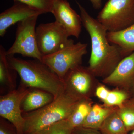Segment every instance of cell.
I'll list each match as a JSON object with an SVG mask.
<instances>
[{
	"mask_svg": "<svg viewBox=\"0 0 134 134\" xmlns=\"http://www.w3.org/2000/svg\"><path fill=\"white\" fill-rule=\"evenodd\" d=\"M77 3L82 24L91 40V53L88 68L96 77L104 79L113 72L124 58L119 47L108 41V31L105 27L89 14L79 2Z\"/></svg>",
	"mask_w": 134,
	"mask_h": 134,
	"instance_id": "6da1fadb",
	"label": "cell"
},
{
	"mask_svg": "<svg viewBox=\"0 0 134 134\" xmlns=\"http://www.w3.org/2000/svg\"><path fill=\"white\" fill-rule=\"evenodd\" d=\"M8 61L29 88L43 90L52 94L54 99L65 91V83L50 68L38 60H26L7 55Z\"/></svg>",
	"mask_w": 134,
	"mask_h": 134,
	"instance_id": "7a4b0ae2",
	"label": "cell"
},
{
	"mask_svg": "<svg viewBox=\"0 0 134 134\" xmlns=\"http://www.w3.org/2000/svg\"><path fill=\"white\" fill-rule=\"evenodd\" d=\"M80 99L66 92L42 108L23 114L24 134H34L63 120L67 119Z\"/></svg>",
	"mask_w": 134,
	"mask_h": 134,
	"instance_id": "3957f363",
	"label": "cell"
},
{
	"mask_svg": "<svg viewBox=\"0 0 134 134\" xmlns=\"http://www.w3.org/2000/svg\"><path fill=\"white\" fill-rule=\"evenodd\" d=\"M97 19L109 32L129 27L134 24V0H108Z\"/></svg>",
	"mask_w": 134,
	"mask_h": 134,
	"instance_id": "277c9868",
	"label": "cell"
},
{
	"mask_svg": "<svg viewBox=\"0 0 134 134\" xmlns=\"http://www.w3.org/2000/svg\"><path fill=\"white\" fill-rule=\"evenodd\" d=\"M87 46L81 42L72 43L56 52L43 56L42 62L64 81L69 71L81 65L83 57L87 53Z\"/></svg>",
	"mask_w": 134,
	"mask_h": 134,
	"instance_id": "5b68a950",
	"label": "cell"
},
{
	"mask_svg": "<svg viewBox=\"0 0 134 134\" xmlns=\"http://www.w3.org/2000/svg\"><path fill=\"white\" fill-rule=\"evenodd\" d=\"M39 16L30 17L18 23L15 40L7 50V55L18 54L42 62L43 56L38 47L36 35V25Z\"/></svg>",
	"mask_w": 134,
	"mask_h": 134,
	"instance_id": "8992f818",
	"label": "cell"
},
{
	"mask_svg": "<svg viewBox=\"0 0 134 134\" xmlns=\"http://www.w3.org/2000/svg\"><path fill=\"white\" fill-rule=\"evenodd\" d=\"M36 35L38 47L43 56L56 52L74 43L69 39L66 31L55 21L39 25Z\"/></svg>",
	"mask_w": 134,
	"mask_h": 134,
	"instance_id": "52a82bcc",
	"label": "cell"
},
{
	"mask_svg": "<svg viewBox=\"0 0 134 134\" xmlns=\"http://www.w3.org/2000/svg\"><path fill=\"white\" fill-rule=\"evenodd\" d=\"M96 77L88 67L78 66L65 76V91L78 99L91 98L99 85Z\"/></svg>",
	"mask_w": 134,
	"mask_h": 134,
	"instance_id": "ba28073f",
	"label": "cell"
},
{
	"mask_svg": "<svg viewBox=\"0 0 134 134\" xmlns=\"http://www.w3.org/2000/svg\"><path fill=\"white\" fill-rule=\"evenodd\" d=\"M29 89L21 83L18 88L0 96V116L14 125L18 134H24L25 119L21 104Z\"/></svg>",
	"mask_w": 134,
	"mask_h": 134,
	"instance_id": "9c48e42d",
	"label": "cell"
},
{
	"mask_svg": "<svg viewBox=\"0 0 134 134\" xmlns=\"http://www.w3.org/2000/svg\"><path fill=\"white\" fill-rule=\"evenodd\" d=\"M103 83L123 90L133 96L134 91V52L125 57L110 75L104 78Z\"/></svg>",
	"mask_w": 134,
	"mask_h": 134,
	"instance_id": "30bf717a",
	"label": "cell"
},
{
	"mask_svg": "<svg viewBox=\"0 0 134 134\" xmlns=\"http://www.w3.org/2000/svg\"><path fill=\"white\" fill-rule=\"evenodd\" d=\"M51 13L69 36L79 37L82 29L81 16L72 8L67 0H54Z\"/></svg>",
	"mask_w": 134,
	"mask_h": 134,
	"instance_id": "8fae6325",
	"label": "cell"
},
{
	"mask_svg": "<svg viewBox=\"0 0 134 134\" xmlns=\"http://www.w3.org/2000/svg\"><path fill=\"white\" fill-rule=\"evenodd\" d=\"M12 7L0 14V36L3 37L10 26L34 16L43 14L38 10L23 3L14 1Z\"/></svg>",
	"mask_w": 134,
	"mask_h": 134,
	"instance_id": "7c38bea8",
	"label": "cell"
},
{
	"mask_svg": "<svg viewBox=\"0 0 134 134\" xmlns=\"http://www.w3.org/2000/svg\"><path fill=\"white\" fill-rule=\"evenodd\" d=\"M54 99L49 92L40 89L30 88L21 104L23 113L33 111L50 104Z\"/></svg>",
	"mask_w": 134,
	"mask_h": 134,
	"instance_id": "4fadbf2b",
	"label": "cell"
},
{
	"mask_svg": "<svg viewBox=\"0 0 134 134\" xmlns=\"http://www.w3.org/2000/svg\"><path fill=\"white\" fill-rule=\"evenodd\" d=\"M107 37L111 44L119 47L123 58L134 52V24L116 31L107 32Z\"/></svg>",
	"mask_w": 134,
	"mask_h": 134,
	"instance_id": "5bb4252c",
	"label": "cell"
},
{
	"mask_svg": "<svg viewBox=\"0 0 134 134\" xmlns=\"http://www.w3.org/2000/svg\"><path fill=\"white\" fill-rule=\"evenodd\" d=\"M17 73L13 69L8 61L7 50L0 46V84L1 92L8 90V92L16 89Z\"/></svg>",
	"mask_w": 134,
	"mask_h": 134,
	"instance_id": "9a60e30c",
	"label": "cell"
},
{
	"mask_svg": "<svg viewBox=\"0 0 134 134\" xmlns=\"http://www.w3.org/2000/svg\"><path fill=\"white\" fill-rule=\"evenodd\" d=\"M117 108V107H108L98 104L93 105L81 127L99 129L105 120Z\"/></svg>",
	"mask_w": 134,
	"mask_h": 134,
	"instance_id": "2e32d148",
	"label": "cell"
},
{
	"mask_svg": "<svg viewBox=\"0 0 134 134\" xmlns=\"http://www.w3.org/2000/svg\"><path fill=\"white\" fill-rule=\"evenodd\" d=\"M91 98L80 99L77 103L70 115L67 119L74 128L81 127L92 106Z\"/></svg>",
	"mask_w": 134,
	"mask_h": 134,
	"instance_id": "e0dca14e",
	"label": "cell"
},
{
	"mask_svg": "<svg viewBox=\"0 0 134 134\" xmlns=\"http://www.w3.org/2000/svg\"><path fill=\"white\" fill-rule=\"evenodd\" d=\"M116 110L111 113L100 126L99 130L101 134H127V133L125 125L117 114Z\"/></svg>",
	"mask_w": 134,
	"mask_h": 134,
	"instance_id": "ac0fdd59",
	"label": "cell"
},
{
	"mask_svg": "<svg viewBox=\"0 0 134 134\" xmlns=\"http://www.w3.org/2000/svg\"><path fill=\"white\" fill-rule=\"evenodd\" d=\"M116 111L122 120L128 132L134 130V97L127 99L117 107Z\"/></svg>",
	"mask_w": 134,
	"mask_h": 134,
	"instance_id": "d6986e66",
	"label": "cell"
},
{
	"mask_svg": "<svg viewBox=\"0 0 134 134\" xmlns=\"http://www.w3.org/2000/svg\"><path fill=\"white\" fill-rule=\"evenodd\" d=\"M132 97V95L129 92L116 88L113 90L110 91L107 98L103 102V105L108 107H119Z\"/></svg>",
	"mask_w": 134,
	"mask_h": 134,
	"instance_id": "ffe728a7",
	"label": "cell"
},
{
	"mask_svg": "<svg viewBox=\"0 0 134 134\" xmlns=\"http://www.w3.org/2000/svg\"><path fill=\"white\" fill-rule=\"evenodd\" d=\"M74 129L68 120L65 119L34 134H72Z\"/></svg>",
	"mask_w": 134,
	"mask_h": 134,
	"instance_id": "44dd1931",
	"label": "cell"
},
{
	"mask_svg": "<svg viewBox=\"0 0 134 134\" xmlns=\"http://www.w3.org/2000/svg\"><path fill=\"white\" fill-rule=\"evenodd\" d=\"M29 5L38 10L43 14L51 12L54 0H14Z\"/></svg>",
	"mask_w": 134,
	"mask_h": 134,
	"instance_id": "7402d4cb",
	"label": "cell"
},
{
	"mask_svg": "<svg viewBox=\"0 0 134 134\" xmlns=\"http://www.w3.org/2000/svg\"><path fill=\"white\" fill-rule=\"evenodd\" d=\"M6 119L1 117L0 120V134H18L15 127L10 125Z\"/></svg>",
	"mask_w": 134,
	"mask_h": 134,
	"instance_id": "603a6c76",
	"label": "cell"
},
{
	"mask_svg": "<svg viewBox=\"0 0 134 134\" xmlns=\"http://www.w3.org/2000/svg\"><path fill=\"white\" fill-rule=\"evenodd\" d=\"M110 91L105 86L99 84L96 89L95 95L103 102L107 98Z\"/></svg>",
	"mask_w": 134,
	"mask_h": 134,
	"instance_id": "cb8c5ba5",
	"label": "cell"
},
{
	"mask_svg": "<svg viewBox=\"0 0 134 134\" xmlns=\"http://www.w3.org/2000/svg\"><path fill=\"white\" fill-rule=\"evenodd\" d=\"M97 130L79 127L74 129L72 134H100Z\"/></svg>",
	"mask_w": 134,
	"mask_h": 134,
	"instance_id": "d4e9b609",
	"label": "cell"
},
{
	"mask_svg": "<svg viewBox=\"0 0 134 134\" xmlns=\"http://www.w3.org/2000/svg\"><path fill=\"white\" fill-rule=\"evenodd\" d=\"M93 8L96 9H99L102 6V0H90Z\"/></svg>",
	"mask_w": 134,
	"mask_h": 134,
	"instance_id": "484cf974",
	"label": "cell"
},
{
	"mask_svg": "<svg viewBox=\"0 0 134 134\" xmlns=\"http://www.w3.org/2000/svg\"><path fill=\"white\" fill-rule=\"evenodd\" d=\"M132 134H134V130L133 131V132H132Z\"/></svg>",
	"mask_w": 134,
	"mask_h": 134,
	"instance_id": "4316f807",
	"label": "cell"
},
{
	"mask_svg": "<svg viewBox=\"0 0 134 134\" xmlns=\"http://www.w3.org/2000/svg\"><path fill=\"white\" fill-rule=\"evenodd\" d=\"M133 97H134V92H133Z\"/></svg>",
	"mask_w": 134,
	"mask_h": 134,
	"instance_id": "83f0119b",
	"label": "cell"
}]
</instances>
